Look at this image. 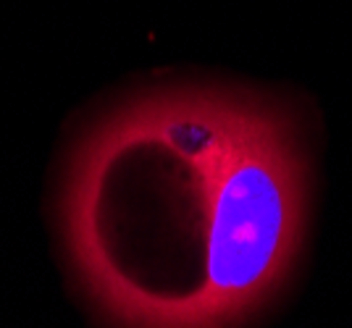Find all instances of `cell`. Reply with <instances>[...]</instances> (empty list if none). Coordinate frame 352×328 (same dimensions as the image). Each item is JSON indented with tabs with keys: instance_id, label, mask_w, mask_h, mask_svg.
Returning a JSON list of instances; mask_svg holds the SVG:
<instances>
[{
	"instance_id": "cell-1",
	"label": "cell",
	"mask_w": 352,
	"mask_h": 328,
	"mask_svg": "<svg viewBox=\"0 0 352 328\" xmlns=\"http://www.w3.org/2000/svg\"><path fill=\"white\" fill-rule=\"evenodd\" d=\"M313 187L297 103L206 79L140 87L69 155L58 229L72 279L103 326H250L297 276Z\"/></svg>"
}]
</instances>
